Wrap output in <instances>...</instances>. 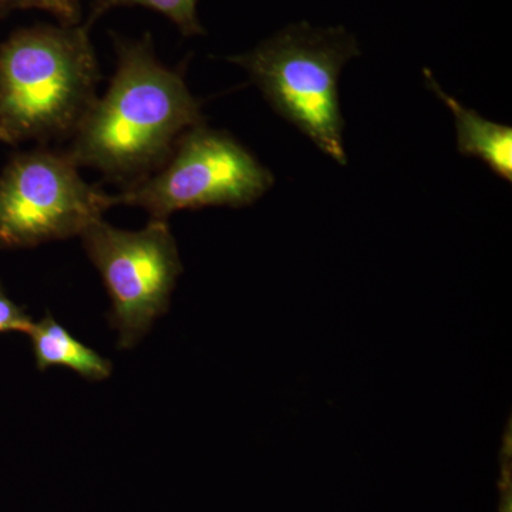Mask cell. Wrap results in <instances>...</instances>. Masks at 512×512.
Masks as SVG:
<instances>
[{
	"instance_id": "cell-1",
	"label": "cell",
	"mask_w": 512,
	"mask_h": 512,
	"mask_svg": "<svg viewBox=\"0 0 512 512\" xmlns=\"http://www.w3.org/2000/svg\"><path fill=\"white\" fill-rule=\"evenodd\" d=\"M116 72L97 96L66 151L124 188L160 170L185 131L204 123L183 74L158 60L153 37L113 35Z\"/></svg>"
},
{
	"instance_id": "cell-2",
	"label": "cell",
	"mask_w": 512,
	"mask_h": 512,
	"mask_svg": "<svg viewBox=\"0 0 512 512\" xmlns=\"http://www.w3.org/2000/svg\"><path fill=\"white\" fill-rule=\"evenodd\" d=\"M99 82L83 22L16 30L0 45V143L72 137Z\"/></svg>"
},
{
	"instance_id": "cell-3",
	"label": "cell",
	"mask_w": 512,
	"mask_h": 512,
	"mask_svg": "<svg viewBox=\"0 0 512 512\" xmlns=\"http://www.w3.org/2000/svg\"><path fill=\"white\" fill-rule=\"evenodd\" d=\"M357 55L356 42L345 30L301 23L228 60L249 74L276 114L346 165L338 83L345 64Z\"/></svg>"
},
{
	"instance_id": "cell-4",
	"label": "cell",
	"mask_w": 512,
	"mask_h": 512,
	"mask_svg": "<svg viewBox=\"0 0 512 512\" xmlns=\"http://www.w3.org/2000/svg\"><path fill=\"white\" fill-rule=\"evenodd\" d=\"M274 183V174L231 134L201 123L185 131L160 170L113 195V202L167 221L183 210L254 204Z\"/></svg>"
},
{
	"instance_id": "cell-5",
	"label": "cell",
	"mask_w": 512,
	"mask_h": 512,
	"mask_svg": "<svg viewBox=\"0 0 512 512\" xmlns=\"http://www.w3.org/2000/svg\"><path fill=\"white\" fill-rule=\"evenodd\" d=\"M80 238L109 293L107 319L119 335L117 348L133 349L170 309L184 271L170 225L150 220L140 231H127L101 218Z\"/></svg>"
},
{
	"instance_id": "cell-6",
	"label": "cell",
	"mask_w": 512,
	"mask_h": 512,
	"mask_svg": "<svg viewBox=\"0 0 512 512\" xmlns=\"http://www.w3.org/2000/svg\"><path fill=\"white\" fill-rule=\"evenodd\" d=\"M111 207L113 195L87 183L66 151H23L0 173V248L80 237Z\"/></svg>"
},
{
	"instance_id": "cell-7",
	"label": "cell",
	"mask_w": 512,
	"mask_h": 512,
	"mask_svg": "<svg viewBox=\"0 0 512 512\" xmlns=\"http://www.w3.org/2000/svg\"><path fill=\"white\" fill-rule=\"evenodd\" d=\"M431 92L453 113L456 121L457 147L463 156L478 158L487 164L498 177L511 183L512 180V130L511 127L494 123L481 117L477 111L468 109L451 94L444 92L436 77L424 72Z\"/></svg>"
},
{
	"instance_id": "cell-8",
	"label": "cell",
	"mask_w": 512,
	"mask_h": 512,
	"mask_svg": "<svg viewBox=\"0 0 512 512\" xmlns=\"http://www.w3.org/2000/svg\"><path fill=\"white\" fill-rule=\"evenodd\" d=\"M28 335L40 372L50 367H67L90 382L109 379L113 372L111 360L74 338L50 312L39 322H33Z\"/></svg>"
},
{
	"instance_id": "cell-9",
	"label": "cell",
	"mask_w": 512,
	"mask_h": 512,
	"mask_svg": "<svg viewBox=\"0 0 512 512\" xmlns=\"http://www.w3.org/2000/svg\"><path fill=\"white\" fill-rule=\"evenodd\" d=\"M134 6L154 10L164 15L184 36L204 35V28L198 19V0H93L89 16L83 25L90 30L94 23L110 10L134 8Z\"/></svg>"
},
{
	"instance_id": "cell-10",
	"label": "cell",
	"mask_w": 512,
	"mask_h": 512,
	"mask_svg": "<svg viewBox=\"0 0 512 512\" xmlns=\"http://www.w3.org/2000/svg\"><path fill=\"white\" fill-rule=\"evenodd\" d=\"M9 10H43L62 25H79L82 23V8L77 0H5Z\"/></svg>"
},
{
	"instance_id": "cell-11",
	"label": "cell",
	"mask_w": 512,
	"mask_h": 512,
	"mask_svg": "<svg viewBox=\"0 0 512 512\" xmlns=\"http://www.w3.org/2000/svg\"><path fill=\"white\" fill-rule=\"evenodd\" d=\"M32 325V316L23 306L13 302L0 284V333L20 332L28 335Z\"/></svg>"
},
{
	"instance_id": "cell-12",
	"label": "cell",
	"mask_w": 512,
	"mask_h": 512,
	"mask_svg": "<svg viewBox=\"0 0 512 512\" xmlns=\"http://www.w3.org/2000/svg\"><path fill=\"white\" fill-rule=\"evenodd\" d=\"M8 12L9 9L8 6H6L5 0H0V19L5 18Z\"/></svg>"
}]
</instances>
